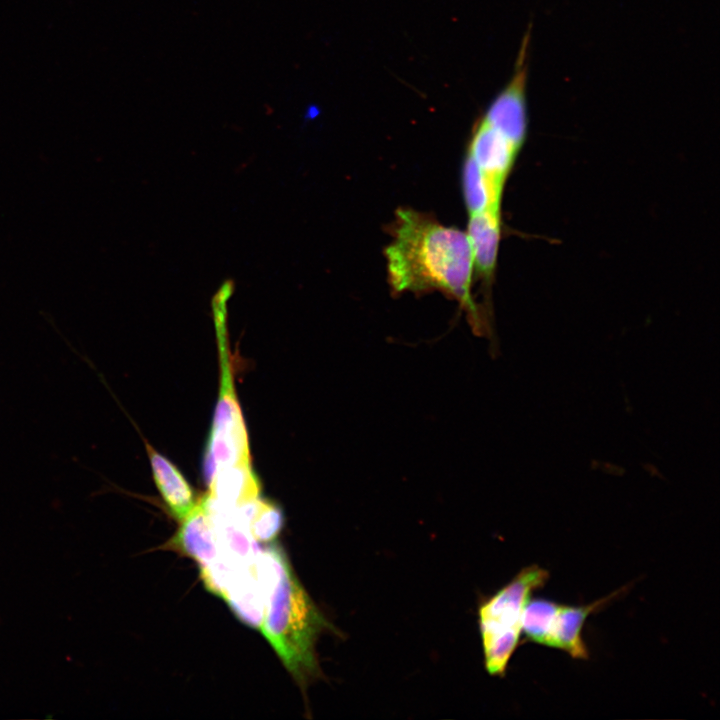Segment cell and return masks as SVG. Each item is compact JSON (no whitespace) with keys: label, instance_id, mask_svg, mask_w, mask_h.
<instances>
[{"label":"cell","instance_id":"1","mask_svg":"<svg viewBox=\"0 0 720 720\" xmlns=\"http://www.w3.org/2000/svg\"><path fill=\"white\" fill-rule=\"evenodd\" d=\"M385 247L388 281L394 293L440 291L456 299L478 325L472 299L473 257L467 233L412 208H399Z\"/></svg>","mask_w":720,"mask_h":720},{"label":"cell","instance_id":"2","mask_svg":"<svg viewBox=\"0 0 720 720\" xmlns=\"http://www.w3.org/2000/svg\"><path fill=\"white\" fill-rule=\"evenodd\" d=\"M265 606L260 629L281 661L304 686L319 675L315 643L330 625L295 576L278 545L260 555Z\"/></svg>","mask_w":720,"mask_h":720},{"label":"cell","instance_id":"3","mask_svg":"<svg viewBox=\"0 0 720 720\" xmlns=\"http://www.w3.org/2000/svg\"><path fill=\"white\" fill-rule=\"evenodd\" d=\"M549 578L536 564L523 568L479 609L485 666L491 675H503L521 634L524 607L533 591Z\"/></svg>","mask_w":720,"mask_h":720},{"label":"cell","instance_id":"4","mask_svg":"<svg viewBox=\"0 0 720 720\" xmlns=\"http://www.w3.org/2000/svg\"><path fill=\"white\" fill-rule=\"evenodd\" d=\"M219 348L221 383L212 429L207 441L204 463L215 471L250 463L249 442L238 404L229 361L228 334L216 332Z\"/></svg>","mask_w":720,"mask_h":720},{"label":"cell","instance_id":"5","mask_svg":"<svg viewBox=\"0 0 720 720\" xmlns=\"http://www.w3.org/2000/svg\"><path fill=\"white\" fill-rule=\"evenodd\" d=\"M530 37L528 30L522 40L513 75L480 117L519 148L526 139L528 125L526 87Z\"/></svg>","mask_w":720,"mask_h":720},{"label":"cell","instance_id":"6","mask_svg":"<svg viewBox=\"0 0 720 720\" xmlns=\"http://www.w3.org/2000/svg\"><path fill=\"white\" fill-rule=\"evenodd\" d=\"M520 150L481 118L475 123L467 155L475 161L491 192L499 199Z\"/></svg>","mask_w":720,"mask_h":720},{"label":"cell","instance_id":"7","mask_svg":"<svg viewBox=\"0 0 720 720\" xmlns=\"http://www.w3.org/2000/svg\"><path fill=\"white\" fill-rule=\"evenodd\" d=\"M624 590H626V587H622L587 605H564L558 603L543 645L565 651L574 659H587L589 653L582 637L586 619Z\"/></svg>","mask_w":720,"mask_h":720},{"label":"cell","instance_id":"8","mask_svg":"<svg viewBox=\"0 0 720 720\" xmlns=\"http://www.w3.org/2000/svg\"><path fill=\"white\" fill-rule=\"evenodd\" d=\"M500 209L490 208L470 214L467 236L473 257V270L484 282L492 280L495 272L501 235Z\"/></svg>","mask_w":720,"mask_h":720},{"label":"cell","instance_id":"9","mask_svg":"<svg viewBox=\"0 0 720 720\" xmlns=\"http://www.w3.org/2000/svg\"><path fill=\"white\" fill-rule=\"evenodd\" d=\"M222 598L242 622L254 628L261 627L265 591L261 576L260 557L237 572Z\"/></svg>","mask_w":720,"mask_h":720},{"label":"cell","instance_id":"10","mask_svg":"<svg viewBox=\"0 0 720 720\" xmlns=\"http://www.w3.org/2000/svg\"><path fill=\"white\" fill-rule=\"evenodd\" d=\"M146 451L154 482L169 511L182 521L197 504L194 493L180 470L147 442Z\"/></svg>","mask_w":720,"mask_h":720},{"label":"cell","instance_id":"11","mask_svg":"<svg viewBox=\"0 0 720 720\" xmlns=\"http://www.w3.org/2000/svg\"><path fill=\"white\" fill-rule=\"evenodd\" d=\"M181 522L182 525L171 545L195 560L199 567L215 561L219 557V551L201 499Z\"/></svg>","mask_w":720,"mask_h":720},{"label":"cell","instance_id":"12","mask_svg":"<svg viewBox=\"0 0 720 720\" xmlns=\"http://www.w3.org/2000/svg\"><path fill=\"white\" fill-rule=\"evenodd\" d=\"M207 496L225 507H238L260 497L261 485L250 464L219 470L208 484Z\"/></svg>","mask_w":720,"mask_h":720},{"label":"cell","instance_id":"13","mask_svg":"<svg viewBox=\"0 0 720 720\" xmlns=\"http://www.w3.org/2000/svg\"><path fill=\"white\" fill-rule=\"evenodd\" d=\"M236 508L245 519L252 537L257 542H271L283 527L282 510L272 502L260 497Z\"/></svg>","mask_w":720,"mask_h":720},{"label":"cell","instance_id":"14","mask_svg":"<svg viewBox=\"0 0 720 720\" xmlns=\"http://www.w3.org/2000/svg\"><path fill=\"white\" fill-rule=\"evenodd\" d=\"M462 180L464 201L469 215L490 208L500 209L501 199L492 194L486 179L469 155L465 158Z\"/></svg>","mask_w":720,"mask_h":720}]
</instances>
